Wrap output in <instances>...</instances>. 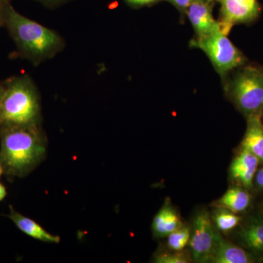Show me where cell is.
<instances>
[{"mask_svg": "<svg viewBox=\"0 0 263 263\" xmlns=\"http://www.w3.org/2000/svg\"><path fill=\"white\" fill-rule=\"evenodd\" d=\"M5 28L15 43L17 56L33 65L54 58L65 49V39L57 31L21 14L10 7Z\"/></svg>", "mask_w": 263, "mask_h": 263, "instance_id": "6da1fadb", "label": "cell"}, {"mask_svg": "<svg viewBox=\"0 0 263 263\" xmlns=\"http://www.w3.org/2000/svg\"><path fill=\"white\" fill-rule=\"evenodd\" d=\"M0 164L6 174L26 176L46 156L47 139L41 125L0 127Z\"/></svg>", "mask_w": 263, "mask_h": 263, "instance_id": "7a4b0ae2", "label": "cell"}, {"mask_svg": "<svg viewBox=\"0 0 263 263\" xmlns=\"http://www.w3.org/2000/svg\"><path fill=\"white\" fill-rule=\"evenodd\" d=\"M0 103V127L41 125V97L28 75L14 76L4 82Z\"/></svg>", "mask_w": 263, "mask_h": 263, "instance_id": "3957f363", "label": "cell"}, {"mask_svg": "<svg viewBox=\"0 0 263 263\" xmlns=\"http://www.w3.org/2000/svg\"><path fill=\"white\" fill-rule=\"evenodd\" d=\"M227 98L246 118L263 116V67L240 66L224 79Z\"/></svg>", "mask_w": 263, "mask_h": 263, "instance_id": "277c9868", "label": "cell"}, {"mask_svg": "<svg viewBox=\"0 0 263 263\" xmlns=\"http://www.w3.org/2000/svg\"><path fill=\"white\" fill-rule=\"evenodd\" d=\"M228 34L221 29L209 35L195 37L190 42L192 47L198 48L206 54L223 80L247 62V57L233 44Z\"/></svg>", "mask_w": 263, "mask_h": 263, "instance_id": "5b68a950", "label": "cell"}, {"mask_svg": "<svg viewBox=\"0 0 263 263\" xmlns=\"http://www.w3.org/2000/svg\"><path fill=\"white\" fill-rule=\"evenodd\" d=\"M192 226L190 257L193 262H210L217 235L211 214L206 209H200L194 216Z\"/></svg>", "mask_w": 263, "mask_h": 263, "instance_id": "8992f818", "label": "cell"}, {"mask_svg": "<svg viewBox=\"0 0 263 263\" xmlns=\"http://www.w3.org/2000/svg\"><path fill=\"white\" fill-rule=\"evenodd\" d=\"M220 4L221 29L227 34L233 26L253 23L262 13L258 0H217Z\"/></svg>", "mask_w": 263, "mask_h": 263, "instance_id": "52a82bcc", "label": "cell"}, {"mask_svg": "<svg viewBox=\"0 0 263 263\" xmlns=\"http://www.w3.org/2000/svg\"><path fill=\"white\" fill-rule=\"evenodd\" d=\"M233 233V242L247 251L256 262H263V214L260 211L242 219Z\"/></svg>", "mask_w": 263, "mask_h": 263, "instance_id": "ba28073f", "label": "cell"}, {"mask_svg": "<svg viewBox=\"0 0 263 263\" xmlns=\"http://www.w3.org/2000/svg\"><path fill=\"white\" fill-rule=\"evenodd\" d=\"M260 162L248 151L238 149L229 167V178L234 185L251 190Z\"/></svg>", "mask_w": 263, "mask_h": 263, "instance_id": "9c48e42d", "label": "cell"}, {"mask_svg": "<svg viewBox=\"0 0 263 263\" xmlns=\"http://www.w3.org/2000/svg\"><path fill=\"white\" fill-rule=\"evenodd\" d=\"M214 3L192 2L186 10L190 23L196 33V37H204L221 29L219 21L213 15Z\"/></svg>", "mask_w": 263, "mask_h": 263, "instance_id": "30bf717a", "label": "cell"}, {"mask_svg": "<svg viewBox=\"0 0 263 263\" xmlns=\"http://www.w3.org/2000/svg\"><path fill=\"white\" fill-rule=\"evenodd\" d=\"M210 262L212 263H252L254 257L245 249L222 237L217 231L216 240Z\"/></svg>", "mask_w": 263, "mask_h": 263, "instance_id": "8fae6325", "label": "cell"}, {"mask_svg": "<svg viewBox=\"0 0 263 263\" xmlns=\"http://www.w3.org/2000/svg\"><path fill=\"white\" fill-rule=\"evenodd\" d=\"M182 226L179 213L171 202H166L154 217L152 224V233L156 238H167L171 233Z\"/></svg>", "mask_w": 263, "mask_h": 263, "instance_id": "7c38bea8", "label": "cell"}, {"mask_svg": "<svg viewBox=\"0 0 263 263\" xmlns=\"http://www.w3.org/2000/svg\"><path fill=\"white\" fill-rule=\"evenodd\" d=\"M239 148L252 153L263 165V122L259 116L247 118V129Z\"/></svg>", "mask_w": 263, "mask_h": 263, "instance_id": "4fadbf2b", "label": "cell"}, {"mask_svg": "<svg viewBox=\"0 0 263 263\" xmlns=\"http://www.w3.org/2000/svg\"><path fill=\"white\" fill-rule=\"evenodd\" d=\"M252 204V195L249 190L233 185L214 202L215 208L227 209L235 214H240L248 210Z\"/></svg>", "mask_w": 263, "mask_h": 263, "instance_id": "5bb4252c", "label": "cell"}, {"mask_svg": "<svg viewBox=\"0 0 263 263\" xmlns=\"http://www.w3.org/2000/svg\"><path fill=\"white\" fill-rule=\"evenodd\" d=\"M9 217L21 231L34 239L47 243H59L60 242V236L51 234L36 221L15 212L13 209L10 211Z\"/></svg>", "mask_w": 263, "mask_h": 263, "instance_id": "9a60e30c", "label": "cell"}, {"mask_svg": "<svg viewBox=\"0 0 263 263\" xmlns=\"http://www.w3.org/2000/svg\"><path fill=\"white\" fill-rule=\"evenodd\" d=\"M211 216L216 230L221 234L224 235L233 233L243 219L240 214H235L221 208H215V210Z\"/></svg>", "mask_w": 263, "mask_h": 263, "instance_id": "2e32d148", "label": "cell"}, {"mask_svg": "<svg viewBox=\"0 0 263 263\" xmlns=\"http://www.w3.org/2000/svg\"><path fill=\"white\" fill-rule=\"evenodd\" d=\"M191 228L183 226L167 237V249L173 252H183L190 243Z\"/></svg>", "mask_w": 263, "mask_h": 263, "instance_id": "e0dca14e", "label": "cell"}, {"mask_svg": "<svg viewBox=\"0 0 263 263\" xmlns=\"http://www.w3.org/2000/svg\"><path fill=\"white\" fill-rule=\"evenodd\" d=\"M193 262L190 255H186L183 252H158L153 257V262L156 263H189Z\"/></svg>", "mask_w": 263, "mask_h": 263, "instance_id": "ac0fdd59", "label": "cell"}, {"mask_svg": "<svg viewBox=\"0 0 263 263\" xmlns=\"http://www.w3.org/2000/svg\"><path fill=\"white\" fill-rule=\"evenodd\" d=\"M11 6V0H0V29L5 27L8 10Z\"/></svg>", "mask_w": 263, "mask_h": 263, "instance_id": "d6986e66", "label": "cell"}, {"mask_svg": "<svg viewBox=\"0 0 263 263\" xmlns=\"http://www.w3.org/2000/svg\"><path fill=\"white\" fill-rule=\"evenodd\" d=\"M48 9H55L74 0H34Z\"/></svg>", "mask_w": 263, "mask_h": 263, "instance_id": "ffe728a7", "label": "cell"}, {"mask_svg": "<svg viewBox=\"0 0 263 263\" xmlns=\"http://www.w3.org/2000/svg\"><path fill=\"white\" fill-rule=\"evenodd\" d=\"M129 6L133 8H141L152 6L162 0H124Z\"/></svg>", "mask_w": 263, "mask_h": 263, "instance_id": "44dd1931", "label": "cell"}, {"mask_svg": "<svg viewBox=\"0 0 263 263\" xmlns=\"http://www.w3.org/2000/svg\"><path fill=\"white\" fill-rule=\"evenodd\" d=\"M174 5L182 15H186V10L192 3V0H164Z\"/></svg>", "mask_w": 263, "mask_h": 263, "instance_id": "7402d4cb", "label": "cell"}, {"mask_svg": "<svg viewBox=\"0 0 263 263\" xmlns=\"http://www.w3.org/2000/svg\"><path fill=\"white\" fill-rule=\"evenodd\" d=\"M254 186L257 190H263V167L257 170L254 178Z\"/></svg>", "mask_w": 263, "mask_h": 263, "instance_id": "603a6c76", "label": "cell"}, {"mask_svg": "<svg viewBox=\"0 0 263 263\" xmlns=\"http://www.w3.org/2000/svg\"><path fill=\"white\" fill-rule=\"evenodd\" d=\"M6 189H5V186H3L2 183H0V201L5 198V196H6Z\"/></svg>", "mask_w": 263, "mask_h": 263, "instance_id": "cb8c5ba5", "label": "cell"}, {"mask_svg": "<svg viewBox=\"0 0 263 263\" xmlns=\"http://www.w3.org/2000/svg\"><path fill=\"white\" fill-rule=\"evenodd\" d=\"M4 82L0 83V103H1L2 98H3V92H4Z\"/></svg>", "mask_w": 263, "mask_h": 263, "instance_id": "d4e9b609", "label": "cell"}, {"mask_svg": "<svg viewBox=\"0 0 263 263\" xmlns=\"http://www.w3.org/2000/svg\"><path fill=\"white\" fill-rule=\"evenodd\" d=\"M192 1H199V2H208V3H215L217 2V0H192Z\"/></svg>", "mask_w": 263, "mask_h": 263, "instance_id": "484cf974", "label": "cell"}, {"mask_svg": "<svg viewBox=\"0 0 263 263\" xmlns=\"http://www.w3.org/2000/svg\"><path fill=\"white\" fill-rule=\"evenodd\" d=\"M3 172H4V169H3L2 164H0V176H1V175L3 174Z\"/></svg>", "mask_w": 263, "mask_h": 263, "instance_id": "4316f807", "label": "cell"}, {"mask_svg": "<svg viewBox=\"0 0 263 263\" xmlns=\"http://www.w3.org/2000/svg\"><path fill=\"white\" fill-rule=\"evenodd\" d=\"M260 212H262L263 214V203H262V209H261Z\"/></svg>", "mask_w": 263, "mask_h": 263, "instance_id": "83f0119b", "label": "cell"}, {"mask_svg": "<svg viewBox=\"0 0 263 263\" xmlns=\"http://www.w3.org/2000/svg\"><path fill=\"white\" fill-rule=\"evenodd\" d=\"M262 122H263V116H262Z\"/></svg>", "mask_w": 263, "mask_h": 263, "instance_id": "f1b7e54d", "label": "cell"}]
</instances>
